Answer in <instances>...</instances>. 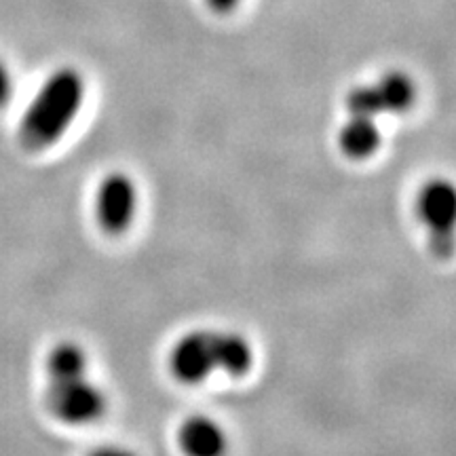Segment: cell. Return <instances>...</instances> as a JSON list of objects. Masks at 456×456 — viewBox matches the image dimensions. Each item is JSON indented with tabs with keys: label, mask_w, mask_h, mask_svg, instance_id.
<instances>
[{
	"label": "cell",
	"mask_w": 456,
	"mask_h": 456,
	"mask_svg": "<svg viewBox=\"0 0 456 456\" xmlns=\"http://www.w3.org/2000/svg\"><path fill=\"white\" fill-rule=\"evenodd\" d=\"M85 81L74 68H60L45 81L20 125V140L28 151L53 146L70 127L83 106Z\"/></svg>",
	"instance_id": "obj_1"
},
{
	"label": "cell",
	"mask_w": 456,
	"mask_h": 456,
	"mask_svg": "<svg viewBox=\"0 0 456 456\" xmlns=\"http://www.w3.org/2000/svg\"><path fill=\"white\" fill-rule=\"evenodd\" d=\"M47 408L57 420L66 425H91L106 414L108 399L87 376L72 380H49Z\"/></svg>",
	"instance_id": "obj_2"
},
{
	"label": "cell",
	"mask_w": 456,
	"mask_h": 456,
	"mask_svg": "<svg viewBox=\"0 0 456 456\" xmlns=\"http://www.w3.org/2000/svg\"><path fill=\"white\" fill-rule=\"evenodd\" d=\"M454 212H456V192L448 180H429L419 191L416 197V214L420 222L431 232L433 252L442 258H448L454 249Z\"/></svg>",
	"instance_id": "obj_3"
},
{
	"label": "cell",
	"mask_w": 456,
	"mask_h": 456,
	"mask_svg": "<svg viewBox=\"0 0 456 456\" xmlns=\"http://www.w3.org/2000/svg\"><path fill=\"white\" fill-rule=\"evenodd\" d=\"M138 212V188L127 174L114 171L100 182L95 192V216L108 235H121Z\"/></svg>",
	"instance_id": "obj_4"
},
{
	"label": "cell",
	"mask_w": 456,
	"mask_h": 456,
	"mask_svg": "<svg viewBox=\"0 0 456 456\" xmlns=\"http://www.w3.org/2000/svg\"><path fill=\"white\" fill-rule=\"evenodd\" d=\"M169 370L184 385H199L208 380L216 372L209 330H197L182 336L171 349Z\"/></svg>",
	"instance_id": "obj_5"
},
{
	"label": "cell",
	"mask_w": 456,
	"mask_h": 456,
	"mask_svg": "<svg viewBox=\"0 0 456 456\" xmlns=\"http://www.w3.org/2000/svg\"><path fill=\"white\" fill-rule=\"evenodd\" d=\"M178 446L184 456H224L228 437L209 416H191L178 429Z\"/></svg>",
	"instance_id": "obj_6"
},
{
	"label": "cell",
	"mask_w": 456,
	"mask_h": 456,
	"mask_svg": "<svg viewBox=\"0 0 456 456\" xmlns=\"http://www.w3.org/2000/svg\"><path fill=\"white\" fill-rule=\"evenodd\" d=\"M209 340H212L216 370H222L228 376H243L249 372L254 363V351L243 336L209 330Z\"/></svg>",
	"instance_id": "obj_7"
},
{
	"label": "cell",
	"mask_w": 456,
	"mask_h": 456,
	"mask_svg": "<svg viewBox=\"0 0 456 456\" xmlns=\"http://www.w3.org/2000/svg\"><path fill=\"white\" fill-rule=\"evenodd\" d=\"M372 87L376 106H379L380 114H402L410 110L416 102V85L406 72H387L380 77Z\"/></svg>",
	"instance_id": "obj_8"
},
{
	"label": "cell",
	"mask_w": 456,
	"mask_h": 456,
	"mask_svg": "<svg viewBox=\"0 0 456 456\" xmlns=\"http://www.w3.org/2000/svg\"><path fill=\"white\" fill-rule=\"evenodd\" d=\"M383 135H380V127L376 118L370 117H351L349 121L342 125L338 144L349 159L355 161H363L370 159L379 151Z\"/></svg>",
	"instance_id": "obj_9"
},
{
	"label": "cell",
	"mask_w": 456,
	"mask_h": 456,
	"mask_svg": "<svg viewBox=\"0 0 456 456\" xmlns=\"http://www.w3.org/2000/svg\"><path fill=\"white\" fill-rule=\"evenodd\" d=\"M49 380H72L87 376V355L74 342H61L47 355Z\"/></svg>",
	"instance_id": "obj_10"
},
{
	"label": "cell",
	"mask_w": 456,
	"mask_h": 456,
	"mask_svg": "<svg viewBox=\"0 0 456 456\" xmlns=\"http://www.w3.org/2000/svg\"><path fill=\"white\" fill-rule=\"evenodd\" d=\"M11 94H13V78H11L7 64L0 60V108H4L9 104Z\"/></svg>",
	"instance_id": "obj_11"
},
{
	"label": "cell",
	"mask_w": 456,
	"mask_h": 456,
	"mask_svg": "<svg viewBox=\"0 0 456 456\" xmlns=\"http://www.w3.org/2000/svg\"><path fill=\"white\" fill-rule=\"evenodd\" d=\"M89 456H138V454L121 446H102V448H95Z\"/></svg>",
	"instance_id": "obj_12"
},
{
	"label": "cell",
	"mask_w": 456,
	"mask_h": 456,
	"mask_svg": "<svg viewBox=\"0 0 456 456\" xmlns=\"http://www.w3.org/2000/svg\"><path fill=\"white\" fill-rule=\"evenodd\" d=\"M208 4L216 11V13H231V11L239 4V0H208Z\"/></svg>",
	"instance_id": "obj_13"
}]
</instances>
